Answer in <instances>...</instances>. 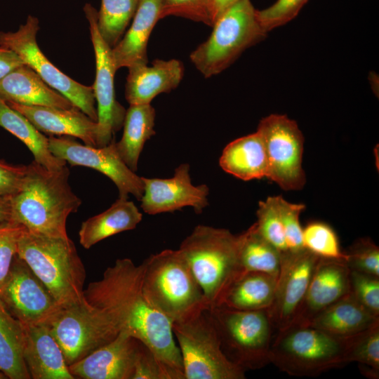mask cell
I'll list each match as a JSON object with an SVG mask.
<instances>
[{
    "mask_svg": "<svg viewBox=\"0 0 379 379\" xmlns=\"http://www.w3.org/2000/svg\"><path fill=\"white\" fill-rule=\"evenodd\" d=\"M139 0H101L97 27L103 40L113 48L133 18Z\"/></svg>",
    "mask_w": 379,
    "mask_h": 379,
    "instance_id": "d6a6232c",
    "label": "cell"
},
{
    "mask_svg": "<svg viewBox=\"0 0 379 379\" xmlns=\"http://www.w3.org/2000/svg\"><path fill=\"white\" fill-rule=\"evenodd\" d=\"M239 0H212L211 7V27L218 18L230 6Z\"/></svg>",
    "mask_w": 379,
    "mask_h": 379,
    "instance_id": "bcb514c9",
    "label": "cell"
},
{
    "mask_svg": "<svg viewBox=\"0 0 379 379\" xmlns=\"http://www.w3.org/2000/svg\"><path fill=\"white\" fill-rule=\"evenodd\" d=\"M265 149L267 178L284 190H301L305 184L302 168L304 138L297 123L286 115L273 114L258 126Z\"/></svg>",
    "mask_w": 379,
    "mask_h": 379,
    "instance_id": "7c38bea8",
    "label": "cell"
},
{
    "mask_svg": "<svg viewBox=\"0 0 379 379\" xmlns=\"http://www.w3.org/2000/svg\"><path fill=\"white\" fill-rule=\"evenodd\" d=\"M379 322L350 293L321 310L305 324L328 333L347 337L359 333Z\"/></svg>",
    "mask_w": 379,
    "mask_h": 379,
    "instance_id": "d4e9b609",
    "label": "cell"
},
{
    "mask_svg": "<svg viewBox=\"0 0 379 379\" xmlns=\"http://www.w3.org/2000/svg\"><path fill=\"white\" fill-rule=\"evenodd\" d=\"M350 292L368 311L379 317V277L350 270Z\"/></svg>",
    "mask_w": 379,
    "mask_h": 379,
    "instance_id": "60d3db41",
    "label": "cell"
},
{
    "mask_svg": "<svg viewBox=\"0 0 379 379\" xmlns=\"http://www.w3.org/2000/svg\"><path fill=\"white\" fill-rule=\"evenodd\" d=\"M27 117L41 132L50 136H70L84 144L97 147L98 123L77 107L62 109L7 102Z\"/></svg>",
    "mask_w": 379,
    "mask_h": 379,
    "instance_id": "ffe728a7",
    "label": "cell"
},
{
    "mask_svg": "<svg viewBox=\"0 0 379 379\" xmlns=\"http://www.w3.org/2000/svg\"><path fill=\"white\" fill-rule=\"evenodd\" d=\"M209 37L190 55L206 77L230 67L247 48L262 41L267 32L260 25L251 0H239L226 9L213 25Z\"/></svg>",
    "mask_w": 379,
    "mask_h": 379,
    "instance_id": "52a82bcc",
    "label": "cell"
},
{
    "mask_svg": "<svg viewBox=\"0 0 379 379\" xmlns=\"http://www.w3.org/2000/svg\"><path fill=\"white\" fill-rule=\"evenodd\" d=\"M239 258L244 272H257L278 277L281 255L258 232L255 223L238 235Z\"/></svg>",
    "mask_w": 379,
    "mask_h": 379,
    "instance_id": "1f68e13d",
    "label": "cell"
},
{
    "mask_svg": "<svg viewBox=\"0 0 379 379\" xmlns=\"http://www.w3.org/2000/svg\"><path fill=\"white\" fill-rule=\"evenodd\" d=\"M179 250L203 291L208 309L220 306L230 286L244 272L239 262L238 235L199 225Z\"/></svg>",
    "mask_w": 379,
    "mask_h": 379,
    "instance_id": "277c9868",
    "label": "cell"
},
{
    "mask_svg": "<svg viewBox=\"0 0 379 379\" xmlns=\"http://www.w3.org/2000/svg\"><path fill=\"white\" fill-rule=\"evenodd\" d=\"M0 379H7L6 375L0 371Z\"/></svg>",
    "mask_w": 379,
    "mask_h": 379,
    "instance_id": "c3c4849f",
    "label": "cell"
},
{
    "mask_svg": "<svg viewBox=\"0 0 379 379\" xmlns=\"http://www.w3.org/2000/svg\"><path fill=\"white\" fill-rule=\"evenodd\" d=\"M219 164L223 171L242 180L267 178L265 149L258 133L230 142L222 151Z\"/></svg>",
    "mask_w": 379,
    "mask_h": 379,
    "instance_id": "484cf974",
    "label": "cell"
},
{
    "mask_svg": "<svg viewBox=\"0 0 379 379\" xmlns=\"http://www.w3.org/2000/svg\"><path fill=\"white\" fill-rule=\"evenodd\" d=\"M347 361L379 371V322L350 336Z\"/></svg>",
    "mask_w": 379,
    "mask_h": 379,
    "instance_id": "d590c367",
    "label": "cell"
},
{
    "mask_svg": "<svg viewBox=\"0 0 379 379\" xmlns=\"http://www.w3.org/2000/svg\"><path fill=\"white\" fill-rule=\"evenodd\" d=\"M141 265L145 297L171 323L208 309L203 291L179 249L153 254Z\"/></svg>",
    "mask_w": 379,
    "mask_h": 379,
    "instance_id": "5b68a950",
    "label": "cell"
},
{
    "mask_svg": "<svg viewBox=\"0 0 379 379\" xmlns=\"http://www.w3.org/2000/svg\"><path fill=\"white\" fill-rule=\"evenodd\" d=\"M25 230L22 225L14 222L0 225V284L17 254L18 242Z\"/></svg>",
    "mask_w": 379,
    "mask_h": 379,
    "instance_id": "b9f144b4",
    "label": "cell"
},
{
    "mask_svg": "<svg viewBox=\"0 0 379 379\" xmlns=\"http://www.w3.org/2000/svg\"><path fill=\"white\" fill-rule=\"evenodd\" d=\"M48 143L52 154L72 166L91 168L108 177L117 186L119 198L128 199L132 194L140 200L144 191L142 177L124 163L114 140L104 147H93L81 144L70 136H50Z\"/></svg>",
    "mask_w": 379,
    "mask_h": 379,
    "instance_id": "5bb4252c",
    "label": "cell"
},
{
    "mask_svg": "<svg viewBox=\"0 0 379 379\" xmlns=\"http://www.w3.org/2000/svg\"><path fill=\"white\" fill-rule=\"evenodd\" d=\"M308 0H277L262 10H257L258 19L263 29L269 32L293 20Z\"/></svg>",
    "mask_w": 379,
    "mask_h": 379,
    "instance_id": "ab89813d",
    "label": "cell"
},
{
    "mask_svg": "<svg viewBox=\"0 0 379 379\" xmlns=\"http://www.w3.org/2000/svg\"><path fill=\"white\" fill-rule=\"evenodd\" d=\"M345 253L350 270L379 277V248L370 239H358Z\"/></svg>",
    "mask_w": 379,
    "mask_h": 379,
    "instance_id": "8d00e7d4",
    "label": "cell"
},
{
    "mask_svg": "<svg viewBox=\"0 0 379 379\" xmlns=\"http://www.w3.org/2000/svg\"><path fill=\"white\" fill-rule=\"evenodd\" d=\"M24 64L23 60L15 52L0 46V79Z\"/></svg>",
    "mask_w": 379,
    "mask_h": 379,
    "instance_id": "f6af8a7d",
    "label": "cell"
},
{
    "mask_svg": "<svg viewBox=\"0 0 379 379\" xmlns=\"http://www.w3.org/2000/svg\"><path fill=\"white\" fill-rule=\"evenodd\" d=\"M144 191L140 201L143 211L150 215L171 212L191 206L201 213L208 206V187L192 183L190 165L178 166L170 178H147L142 177Z\"/></svg>",
    "mask_w": 379,
    "mask_h": 379,
    "instance_id": "e0dca14e",
    "label": "cell"
},
{
    "mask_svg": "<svg viewBox=\"0 0 379 379\" xmlns=\"http://www.w3.org/2000/svg\"><path fill=\"white\" fill-rule=\"evenodd\" d=\"M84 293L86 302L105 312L119 332L128 333L148 347L173 379H185L171 323L145 295L141 264L136 265L129 258L117 259Z\"/></svg>",
    "mask_w": 379,
    "mask_h": 379,
    "instance_id": "6da1fadb",
    "label": "cell"
},
{
    "mask_svg": "<svg viewBox=\"0 0 379 379\" xmlns=\"http://www.w3.org/2000/svg\"><path fill=\"white\" fill-rule=\"evenodd\" d=\"M23 358L31 378L75 379L46 323L23 324Z\"/></svg>",
    "mask_w": 379,
    "mask_h": 379,
    "instance_id": "44dd1931",
    "label": "cell"
},
{
    "mask_svg": "<svg viewBox=\"0 0 379 379\" xmlns=\"http://www.w3.org/2000/svg\"><path fill=\"white\" fill-rule=\"evenodd\" d=\"M39 20L28 15L15 32H0V46L15 52L52 88L67 98L95 121L98 120L93 86L83 85L57 68L38 46Z\"/></svg>",
    "mask_w": 379,
    "mask_h": 379,
    "instance_id": "30bf717a",
    "label": "cell"
},
{
    "mask_svg": "<svg viewBox=\"0 0 379 379\" xmlns=\"http://www.w3.org/2000/svg\"><path fill=\"white\" fill-rule=\"evenodd\" d=\"M208 311L221 348L232 362L245 371L270 363L274 327L267 310L247 311L220 305Z\"/></svg>",
    "mask_w": 379,
    "mask_h": 379,
    "instance_id": "ba28073f",
    "label": "cell"
},
{
    "mask_svg": "<svg viewBox=\"0 0 379 379\" xmlns=\"http://www.w3.org/2000/svg\"><path fill=\"white\" fill-rule=\"evenodd\" d=\"M17 253L61 307L90 305L84 293L86 270L69 237H51L25 229L19 238Z\"/></svg>",
    "mask_w": 379,
    "mask_h": 379,
    "instance_id": "3957f363",
    "label": "cell"
},
{
    "mask_svg": "<svg viewBox=\"0 0 379 379\" xmlns=\"http://www.w3.org/2000/svg\"><path fill=\"white\" fill-rule=\"evenodd\" d=\"M211 3L212 0H161L159 17L179 16L211 26Z\"/></svg>",
    "mask_w": 379,
    "mask_h": 379,
    "instance_id": "f35d334b",
    "label": "cell"
},
{
    "mask_svg": "<svg viewBox=\"0 0 379 379\" xmlns=\"http://www.w3.org/2000/svg\"><path fill=\"white\" fill-rule=\"evenodd\" d=\"M0 98L6 102L24 105L62 109L75 107L26 64L19 66L0 79Z\"/></svg>",
    "mask_w": 379,
    "mask_h": 379,
    "instance_id": "603a6c76",
    "label": "cell"
},
{
    "mask_svg": "<svg viewBox=\"0 0 379 379\" xmlns=\"http://www.w3.org/2000/svg\"><path fill=\"white\" fill-rule=\"evenodd\" d=\"M128 69L125 96L130 105L150 104L157 95L177 88L184 76V66L176 59H156L150 66L138 64Z\"/></svg>",
    "mask_w": 379,
    "mask_h": 379,
    "instance_id": "7402d4cb",
    "label": "cell"
},
{
    "mask_svg": "<svg viewBox=\"0 0 379 379\" xmlns=\"http://www.w3.org/2000/svg\"><path fill=\"white\" fill-rule=\"evenodd\" d=\"M11 221L10 197L0 196V225Z\"/></svg>",
    "mask_w": 379,
    "mask_h": 379,
    "instance_id": "7dc6e473",
    "label": "cell"
},
{
    "mask_svg": "<svg viewBox=\"0 0 379 379\" xmlns=\"http://www.w3.org/2000/svg\"><path fill=\"white\" fill-rule=\"evenodd\" d=\"M257 221L255 222L259 234L282 255L288 253L280 213L277 196L269 197L258 204Z\"/></svg>",
    "mask_w": 379,
    "mask_h": 379,
    "instance_id": "e575fe53",
    "label": "cell"
},
{
    "mask_svg": "<svg viewBox=\"0 0 379 379\" xmlns=\"http://www.w3.org/2000/svg\"><path fill=\"white\" fill-rule=\"evenodd\" d=\"M132 379H173V377L154 352L142 343L137 354Z\"/></svg>",
    "mask_w": 379,
    "mask_h": 379,
    "instance_id": "7bdbcfd3",
    "label": "cell"
},
{
    "mask_svg": "<svg viewBox=\"0 0 379 379\" xmlns=\"http://www.w3.org/2000/svg\"><path fill=\"white\" fill-rule=\"evenodd\" d=\"M0 126L20 140L32 153L34 161L49 170H58L67 162L54 156L49 149L48 138L23 114L0 98Z\"/></svg>",
    "mask_w": 379,
    "mask_h": 379,
    "instance_id": "f546056e",
    "label": "cell"
},
{
    "mask_svg": "<svg viewBox=\"0 0 379 379\" xmlns=\"http://www.w3.org/2000/svg\"><path fill=\"white\" fill-rule=\"evenodd\" d=\"M350 293L345 262L320 258L293 324H306L317 313Z\"/></svg>",
    "mask_w": 379,
    "mask_h": 379,
    "instance_id": "d6986e66",
    "label": "cell"
},
{
    "mask_svg": "<svg viewBox=\"0 0 379 379\" xmlns=\"http://www.w3.org/2000/svg\"><path fill=\"white\" fill-rule=\"evenodd\" d=\"M46 324L68 366L109 343L119 333L105 312L91 305L60 307Z\"/></svg>",
    "mask_w": 379,
    "mask_h": 379,
    "instance_id": "8fae6325",
    "label": "cell"
},
{
    "mask_svg": "<svg viewBox=\"0 0 379 379\" xmlns=\"http://www.w3.org/2000/svg\"><path fill=\"white\" fill-rule=\"evenodd\" d=\"M277 277L244 272L230 286L221 305L247 311L268 310L274 300Z\"/></svg>",
    "mask_w": 379,
    "mask_h": 379,
    "instance_id": "83f0119b",
    "label": "cell"
},
{
    "mask_svg": "<svg viewBox=\"0 0 379 379\" xmlns=\"http://www.w3.org/2000/svg\"><path fill=\"white\" fill-rule=\"evenodd\" d=\"M24 325L0 301V371L9 379H29L23 358Z\"/></svg>",
    "mask_w": 379,
    "mask_h": 379,
    "instance_id": "4dcf8cb0",
    "label": "cell"
},
{
    "mask_svg": "<svg viewBox=\"0 0 379 379\" xmlns=\"http://www.w3.org/2000/svg\"><path fill=\"white\" fill-rule=\"evenodd\" d=\"M142 342L120 331L109 343L69 366L74 378L132 379Z\"/></svg>",
    "mask_w": 379,
    "mask_h": 379,
    "instance_id": "ac0fdd59",
    "label": "cell"
},
{
    "mask_svg": "<svg viewBox=\"0 0 379 379\" xmlns=\"http://www.w3.org/2000/svg\"><path fill=\"white\" fill-rule=\"evenodd\" d=\"M84 11L95 58V79L92 86L98 105L97 147H104L113 140L114 133L123 126L126 110L115 98L114 78L117 70L112 48L103 40L97 27L98 11L88 3L85 4Z\"/></svg>",
    "mask_w": 379,
    "mask_h": 379,
    "instance_id": "9a60e30c",
    "label": "cell"
},
{
    "mask_svg": "<svg viewBox=\"0 0 379 379\" xmlns=\"http://www.w3.org/2000/svg\"><path fill=\"white\" fill-rule=\"evenodd\" d=\"M27 166L12 165L0 160V196L11 197L20 189Z\"/></svg>",
    "mask_w": 379,
    "mask_h": 379,
    "instance_id": "ee69618b",
    "label": "cell"
},
{
    "mask_svg": "<svg viewBox=\"0 0 379 379\" xmlns=\"http://www.w3.org/2000/svg\"><path fill=\"white\" fill-rule=\"evenodd\" d=\"M142 218V213L133 201L119 198L106 211L81 223L79 243L88 249L109 237L135 229Z\"/></svg>",
    "mask_w": 379,
    "mask_h": 379,
    "instance_id": "4316f807",
    "label": "cell"
},
{
    "mask_svg": "<svg viewBox=\"0 0 379 379\" xmlns=\"http://www.w3.org/2000/svg\"><path fill=\"white\" fill-rule=\"evenodd\" d=\"M67 166L49 170L34 160L27 165L19 190L10 197L11 221L27 231L51 237L68 238V216L81 200L73 192Z\"/></svg>",
    "mask_w": 379,
    "mask_h": 379,
    "instance_id": "7a4b0ae2",
    "label": "cell"
},
{
    "mask_svg": "<svg viewBox=\"0 0 379 379\" xmlns=\"http://www.w3.org/2000/svg\"><path fill=\"white\" fill-rule=\"evenodd\" d=\"M185 379H244L245 370L224 354L208 309L171 323Z\"/></svg>",
    "mask_w": 379,
    "mask_h": 379,
    "instance_id": "9c48e42d",
    "label": "cell"
},
{
    "mask_svg": "<svg viewBox=\"0 0 379 379\" xmlns=\"http://www.w3.org/2000/svg\"><path fill=\"white\" fill-rule=\"evenodd\" d=\"M0 301L22 324L46 323L61 307L18 253L0 284Z\"/></svg>",
    "mask_w": 379,
    "mask_h": 379,
    "instance_id": "4fadbf2b",
    "label": "cell"
},
{
    "mask_svg": "<svg viewBox=\"0 0 379 379\" xmlns=\"http://www.w3.org/2000/svg\"><path fill=\"white\" fill-rule=\"evenodd\" d=\"M277 331L270 345V362L288 375L313 377L349 364L350 336L335 335L305 324Z\"/></svg>",
    "mask_w": 379,
    "mask_h": 379,
    "instance_id": "8992f818",
    "label": "cell"
},
{
    "mask_svg": "<svg viewBox=\"0 0 379 379\" xmlns=\"http://www.w3.org/2000/svg\"><path fill=\"white\" fill-rule=\"evenodd\" d=\"M161 0H139L132 24L124 36L112 48L114 67L147 64V46L151 32L160 20Z\"/></svg>",
    "mask_w": 379,
    "mask_h": 379,
    "instance_id": "cb8c5ba5",
    "label": "cell"
},
{
    "mask_svg": "<svg viewBox=\"0 0 379 379\" xmlns=\"http://www.w3.org/2000/svg\"><path fill=\"white\" fill-rule=\"evenodd\" d=\"M319 259L305 249L281 256L274 300L267 310L274 328L280 331L293 323Z\"/></svg>",
    "mask_w": 379,
    "mask_h": 379,
    "instance_id": "2e32d148",
    "label": "cell"
},
{
    "mask_svg": "<svg viewBox=\"0 0 379 379\" xmlns=\"http://www.w3.org/2000/svg\"><path fill=\"white\" fill-rule=\"evenodd\" d=\"M302 246L319 258L346 262L347 257L340 249L336 233L325 222L314 221L302 228Z\"/></svg>",
    "mask_w": 379,
    "mask_h": 379,
    "instance_id": "836d02e7",
    "label": "cell"
},
{
    "mask_svg": "<svg viewBox=\"0 0 379 379\" xmlns=\"http://www.w3.org/2000/svg\"><path fill=\"white\" fill-rule=\"evenodd\" d=\"M154 119L155 110L150 104L130 105L126 112L123 135L115 145L122 160L134 172L145 143L155 134Z\"/></svg>",
    "mask_w": 379,
    "mask_h": 379,
    "instance_id": "f1b7e54d",
    "label": "cell"
},
{
    "mask_svg": "<svg viewBox=\"0 0 379 379\" xmlns=\"http://www.w3.org/2000/svg\"><path fill=\"white\" fill-rule=\"evenodd\" d=\"M277 201L288 251L299 252L304 249L302 227L299 218L305 206L302 204L291 203L281 196H277Z\"/></svg>",
    "mask_w": 379,
    "mask_h": 379,
    "instance_id": "74e56055",
    "label": "cell"
}]
</instances>
